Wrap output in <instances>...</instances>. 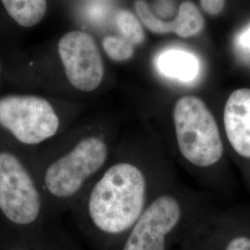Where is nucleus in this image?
Here are the masks:
<instances>
[{"label": "nucleus", "instance_id": "nucleus-1", "mask_svg": "<svg viewBox=\"0 0 250 250\" xmlns=\"http://www.w3.org/2000/svg\"><path fill=\"white\" fill-rule=\"evenodd\" d=\"M146 173L119 161L100 172L72 210L78 230L95 250H113L151 203Z\"/></svg>", "mask_w": 250, "mask_h": 250}, {"label": "nucleus", "instance_id": "nucleus-2", "mask_svg": "<svg viewBox=\"0 0 250 250\" xmlns=\"http://www.w3.org/2000/svg\"><path fill=\"white\" fill-rule=\"evenodd\" d=\"M107 158L106 143L88 136L65 153L32 162L52 220L72 209L105 169Z\"/></svg>", "mask_w": 250, "mask_h": 250}, {"label": "nucleus", "instance_id": "nucleus-3", "mask_svg": "<svg viewBox=\"0 0 250 250\" xmlns=\"http://www.w3.org/2000/svg\"><path fill=\"white\" fill-rule=\"evenodd\" d=\"M210 214L172 193L159 194L113 250H184Z\"/></svg>", "mask_w": 250, "mask_h": 250}, {"label": "nucleus", "instance_id": "nucleus-4", "mask_svg": "<svg viewBox=\"0 0 250 250\" xmlns=\"http://www.w3.org/2000/svg\"><path fill=\"white\" fill-rule=\"evenodd\" d=\"M53 221L32 161L0 148V224L15 231L33 230Z\"/></svg>", "mask_w": 250, "mask_h": 250}, {"label": "nucleus", "instance_id": "nucleus-5", "mask_svg": "<svg viewBox=\"0 0 250 250\" xmlns=\"http://www.w3.org/2000/svg\"><path fill=\"white\" fill-rule=\"evenodd\" d=\"M173 122L179 150L188 163L207 169L220 162L224 155L221 134L203 100L192 96L178 99Z\"/></svg>", "mask_w": 250, "mask_h": 250}, {"label": "nucleus", "instance_id": "nucleus-6", "mask_svg": "<svg viewBox=\"0 0 250 250\" xmlns=\"http://www.w3.org/2000/svg\"><path fill=\"white\" fill-rule=\"evenodd\" d=\"M61 120L47 99L24 94L0 98V128L18 143L37 146L58 134Z\"/></svg>", "mask_w": 250, "mask_h": 250}, {"label": "nucleus", "instance_id": "nucleus-7", "mask_svg": "<svg viewBox=\"0 0 250 250\" xmlns=\"http://www.w3.org/2000/svg\"><path fill=\"white\" fill-rule=\"evenodd\" d=\"M58 54L72 87L89 93L101 84L104 62L98 44L90 34L79 30L67 32L58 42Z\"/></svg>", "mask_w": 250, "mask_h": 250}, {"label": "nucleus", "instance_id": "nucleus-8", "mask_svg": "<svg viewBox=\"0 0 250 250\" xmlns=\"http://www.w3.org/2000/svg\"><path fill=\"white\" fill-rule=\"evenodd\" d=\"M184 250H250V224L227 215H209Z\"/></svg>", "mask_w": 250, "mask_h": 250}, {"label": "nucleus", "instance_id": "nucleus-9", "mask_svg": "<svg viewBox=\"0 0 250 250\" xmlns=\"http://www.w3.org/2000/svg\"><path fill=\"white\" fill-rule=\"evenodd\" d=\"M0 250H82L58 220L33 230L15 231L0 224Z\"/></svg>", "mask_w": 250, "mask_h": 250}, {"label": "nucleus", "instance_id": "nucleus-10", "mask_svg": "<svg viewBox=\"0 0 250 250\" xmlns=\"http://www.w3.org/2000/svg\"><path fill=\"white\" fill-rule=\"evenodd\" d=\"M134 9L144 25L158 35L174 33L182 38H188L198 35L205 25V21L199 9L190 1L181 4L177 17L172 21L157 17L146 1H135Z\"/></svg>", "mask_w": 250, "mask_h": 250}, {"label": "nucleus", "instance_id": "nucleus-11", "mask_svg": "<svg viewBox=\"0 0 250 250\" xmlns=\"http://www.w3.org/2000/svg\"><path fill=\"white\" fill-rule=\"evenodd\" d=\"M224 127L232 148L250 160V89L233 91L227 99L224 113Z\"/></svg>", "mask_w": 250, "mask_h": 250}, {"label": "nucleus", "instance_id": "nucleus-12", "mask_svg": "<svg viewBox=\"0 0 250 250\" xmlns=\"http://www.w3.org/2000/svg\"><path fill=\"white\" fill-rule=\"evenodd\" d=\"M157 66L162 74L183 82L193 80L199 71V63L195 56L177 49L161 53Z\"/></svg>", "mask_w": 250, "mask_h": 250}, {"label": "nucleus", "instance_id": "nucleus-13", "mask_svg": "<svg viewBox=\"0 0 250 250\" xmlns=\"http://www.w3.org/2000/svg\"><path fill=\"white\" fill-rule=\"evenodd\" d=\"M0 3L9 17L23 28L37 25L48 9L44 0H3Z\"/></svg>", "mask_w": 250, "mask_h": 250}, {"label": "nucleus", "instance_id": "nucleus-14", "mask_svg": "<svg viewBox=\"0 0 250 250\" xmlns=\"http://www.w3.org/2000/svg\"><path fill=\"white\" fill-rule=\"evenodd\" d=\"M115 22L122 36L133 45H141L145 41V32L140 22L134 13L129 10H120L115 16Z\"/></svg>", "mask_w": 250, "mask_h": 250}, {"label": "nucleus", "instance_id": "nucleus-15", "mask_svg": "<svg viewBox=\"0 0 250 250\" xmlns=\"http://www.w3.org/2000/svg\"><path fill=\"white\" fill-rule=\"evenodd\" d=\"M102 46L107 57L117 62H126L134 56V45L123 36H106Z\"/></svg>", "mask_w": 250, "mask_h": 250}, {"label": "nucleus", "instance_id": "nucleus-16", "mask_svg": "<svg viewBox=\"0 0 250 250\" xmlns=\"http://www.w3.org/2000/svg\"><path fill=\"white\" fill-rule=\"evenodd\" d=\"M202 9L210 15L219 14L225 6V1L223 0H202L200 1Z\"/></svg>", "mask_w": 250, "mask_h": 250}, {"label": "nucleus", "instance_id": "nucleus-17", "mask_svg": "<svg viewBox=\"0 0 250 250\" xmlns=\"http://www.w3.org/2000/svg\"><path fill=\"white\" fill-rule=\"evenodd\" d=\"M239 43L242 46L250 50V26L242 33L241 36L239 37Z\"/></svg>", "mask_w": 250, "mask_h": 250}]
</instances>
